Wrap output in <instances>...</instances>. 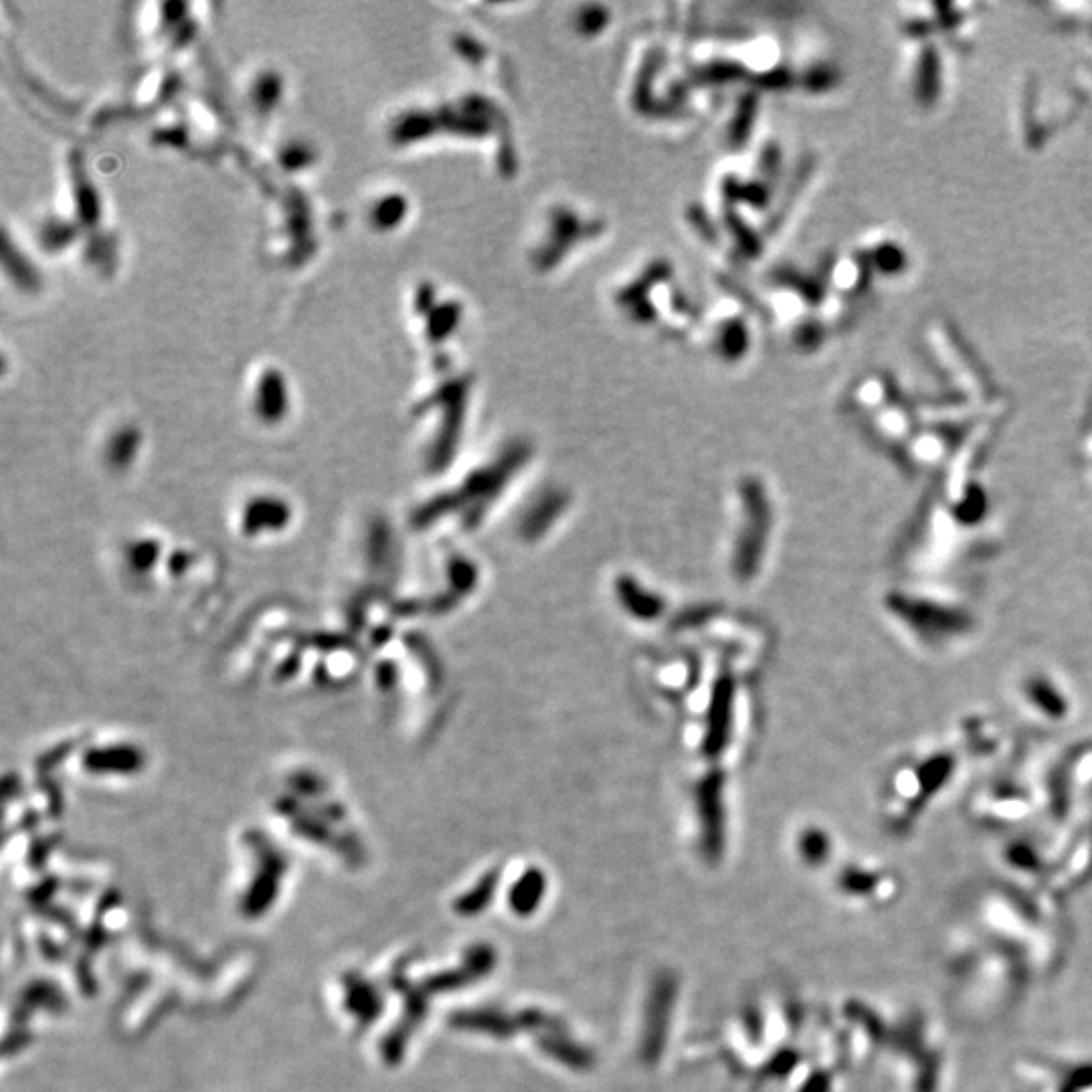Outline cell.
Returning a JSON list of instances; mask_svg holds the SVG:
<instances>
[{"mask_svg": "<svg viewBox=\"0 0 1092 1092\" xmlns=\"http://www.w3.org/2000/svg\"><path fill=\"white\" fill-rule=\"evenodd\" d=\"M801 852H803V858H806L809 864H819L823 860H828L830 840L826 833L811 830L801 840Z\"/></svg>", "mask_w": 1092, "mask_h": 1092, "instance_id": "6", "label": "cell"}, {"mask_svg": "<svg viewBox=\"0 0 1092 1092\" xmlns=\"http://www.w3.org/2000/svg\"><path fill=\"white\" fill-rule=\"evenodd\" d=\"M840 889L856 899L892 902L900 890V884L892 870L882 866H854L840 878Z\"/></svg>", "mask_w": 1092, "mask_h": 1092, "instance_id": "4", "label": "cell"}, {"mask_svg": "<svg viewBox=\"0 0 1092 1092\" xmlns=\"http://www.w3.org/2000/svg\"><path fill=\"white\" fill-rule=\"evenodd\" d=\"M542 894H544V880H542L540 872H537V870L529 872L517 886H514L512 896H510L512 909L520 914H529L537 909V904L542 899Z\"/></svg>", "mask_w": 1092, "mask_h": 1092, "instance_id": "5", "label": "cell"}, {"mask_svg": "<svg viewBox=\"0 0 1092 1092\" xmlns=\"http://www.w3.org/2000/svg\"><path fill=\"white\" fill-rule=\"evenodd\" d=\"M889 607L916 642L931 645L933 650H939L936 645L945 642H955L971 627L970 620H963L959 607L947 599L904 595L894 597Z\"/></svg>", "mask_w": 1092, "mask_h": 1092, "instance_id": "2", "label": "cell"}, {"mask_svg": "<svg viewBox=\"0 0 1092 1092\" xmlns=\"http://www.w3.org/2000/svg\"><path fill=\"white\" fill-rule=\"evenodd\" d=\"M1017 708L1040 726H1063L1075 714V698L1063 678L1046 669H1032L1014 686Z\"/></svg>", "mask_w": 1092, "mask_h": 1092, "instance_id": "3", "label": "cell"}, {"mask_svg": "<svg viewBox=\"0 0 1092 1092\" xmlns=\"http://www.w3.org/2000/svg\"><path fill=\"white\" fill-rule=\"evenodd\" d=\"M955 769L957 761L945 749L926 750L896 767L889 779V796H886V807H889L886 816L892 828L904 830L902 823L919 816L936 791L947 785Z\"/></svg>", "mask_w": 1092, "mask_h": 1092, "instance_id": "1", "label": "cell"}]
</instances>
